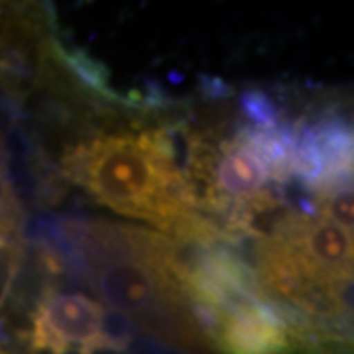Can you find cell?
Wrapping results in <instances>:
<instances>
[{
    "label": "cell",
    "instance_id": "obj_1",
    "mask_svg": "<svg viewBox=\"0 0 354 354\" xmlns=\"http://www.w3.org/2000/svg\"><path fill=\"white\" fill-rule=\"evenodd\" d=\"M62 176L114 213L144 218L164 232L183 213L197 209L191 187L153 148L148 130L79 142L64 152Z\"/></svg>",
    "mask_w": 354,
    "mask_h": 354
},
{
    "label": "cell",
    "instance_id": "obj_2",
    "mask_svg": "<svg viewBox=\"0 0 354 354\" xmlns=\"http://www.w3.org/2000/svg\"><path fill=\"white\" fill-rule=\"evenodd\" d=\"M213 354H301L266 299L223 315Z\"/></svg>",
    "mask_w": 354,
    "mask_h": 354
},
{
    "label": "cell",
    "instance_id": "obj_3",
    "mask_svg": "<svg viewBox=\"0 0 354 354\" xmlns=\"http://www.w3.org/2000/svg\"><path fill=\"white\" fill-rule=\"evenodd\" d=\"M281 239L290 242L305 270L315 279L353 278V232L329 218H307Z\"/></svg>",
    "mask_w": 354,
    "mask_h": 354
},
{
    "label": "cell",
    "instance_id": "obj_4",
    "mask_svg": "<svg viewBox=\"0 0 354 354\" xmlns=\"http://www.w3.org/2000/svg\"><path fill=\"white\" fill-rule=\"evenodd\" d=\"M268 177L262 162L239 140L221 142L211 171V201L205 211L223 218L232 203L246 201L266 189Z\"/></svg>",
    "mask_w": 354,
    "mask_h": 354
},
{
    "label": "cell",
    "instance_id": "obj_5",
    "mask_svg": "<svg viewBox=\"0 0 354 354\" xmlns=\"http://www.w3.org/2000/svg\"><path fill=\"white\" fill-rule=\"evenodd\" d=\"M242 146L262 162L268 176L276 183L291 176V160L295 150V124L291 120L279 122L276 127H239L234 136Z\"/></svg>",
    "mask_w": 354,
    "mask_h": 354
},
{
    "label": "cell",
    "instance_id": "obj_6",
    "mask_svg": "<svg viewBox=\"0 0 354 354\" xmlns=\"http://www.w3.org/2000/svg\"><path fill=\"white\" fill-rule=\"evenodd\" d=\"M136 333L138 329L132 325L128 317L113 309H102L99 323V341L102 351L124 354L136 339Z\"/></svg>",
    "mask_w": 354,
    "mask_h": 354
},
{
    "label": "cell",
    "instance_id": "obj_7",
    "mask_svg": "<svg viewBox=\"0 0 354 354\" xmlns=\"http://www.w3.org/2000/svg\"><path fill=\"white\" fill-rule=\"evenodd\" d=\"M241 113L250 120V127H276L281 120V111L268 91L260 87L244 88L241 93Z\"/></svg>",
    "mask_w": 354,
    "mask_h": 354
},
{
    "label": "cell",
    "instance_id": "obj_8",
    "mask_svg": "<svg viewBox=\"0 0 354 354\" xmlns=\"http://www.w3.org/2000/svg\"><path fill=\"white\" fill-rule=\"evenodd\" d=\"M20 248L8 242L4 246H0V305L4 304L14 278L18 274V264H20Z\"/></svg>",
    "mask_w": 354,
    "mask_h": 354
},
{
    "label": "cell",
    "instance_id": "obj_9",
    "mask_svg": "<svg viewBox=\"0 0 354 354\" xmlns=\"http://www.w3.org/2000/svg\"><path fill=\"white\" fill-rule=\"evenodd\" d=\"M199 83H201V91H203L205 101L221 102L232 95V88L228 87L227 83H225L221 77L201 75L199 77Z\"/></svg>",
    "mask_w": 354,
    "mask_h": 354
},
{
    "label": "cell",
    "instance_id": "obj_10",
    "mask_svg": "<svg viewBox=\"0 0 354 354\" xmlns=\"http://www.w3.org/2000/svg\"><path fill=\"white\" fill-rule=\"evenodd\" d=\"M6 203H8V199H4V195L0 193V246L8 244V241L4 239V213H6Z\"/></svg>",
    "mask_w": 354,
    "mask_h": 354
}]
</instances>
